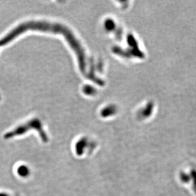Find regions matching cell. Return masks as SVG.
<instances>
[{
  "mask_svg": "<svg viewBox=\"0 0 196 196\" xmlns=\"http://www.w3.org/2000/svg\"><path fill=\"white\" fill-rule=\"evenodd\" d=\"M0 196H8L7 194L6 193H0Z\"/></svg>",
  "mask_w": 196,
  "mask_h": 196,
  "instance_id": "obj_3",
  "label": "cell"
},
{
  "mask_svg": "<svg viewBox=\"0 0 196 196\" xmlns=\"http://www.w3.org/2000/svg\"><path fill=\"white\" fill-rule=\"evenodd\" d=\"M32 129L37 130V131L39 133L40 138L43 142H47L48 141V137L43 129L42 125L40 121L37 119L31 120L28 122L27 123L19 126L11 131L6 133L4 135V138L8 140L16 136H20L28 132V130Z\"/></svg>",
  "mask_w": 196,
  "mask_h": 196,
  "instance_id": "obj_1",
  "label": "cell"
},
{
  "mask_svg": "<svg viewBox=\"0 0 196 196\" xmlns=\"http://www.w3.org/2000/svg\"><path fill=\"white\" fill-rule=\"evenodd\" d=\"M18 172L20 176L25 177V176H27L29 174L30 170L27 166L25 165H22L19 167L18 169Z\"/></svg>",
  "mask_w": 196,
  "mask_h": 196,
  "instance_id": "obj_2",
  "label": "cell"
}]
</instances>
